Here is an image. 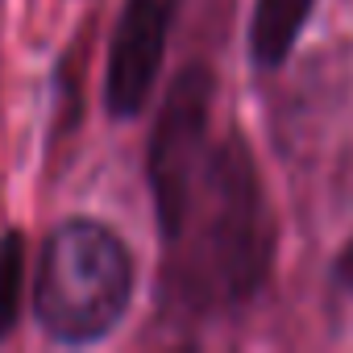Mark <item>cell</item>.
Returning <instances> with one entry per match:
<instances>
[{"instance_id":"cell-4","label":"cell","mask_w":353,"mask_h":353,"mask_svg":"<svg viewBox=\"0 0 353 353\" xmlns=\"http://www.w3.org/2000/svg\"><path fill=\"white\" fill-rule=\"evenodd\" d=\"M179 5L183 0H125L121 5L112 46H108V67H104L108 117L133 121L145 112L158 71H162V54L170 46Z\"/></svg>"},{"instance_id":"cell-7","label":"cell","mask_w":353,"mask_h":353,"mask_svg":"<svg viewBox=\"0 0 353 353\" xmlns=\"http://www.w3.org/2000/svg\"><path fill=\"white\" fill-rule=\"evenodd\" d=\"M332 283L353 295V237H349V241L341 245V254L332 258Z\"/></svg>"},{"instance_id":"cell-5","label":"cell","mask_w":353,"mask_h":353,"mask_svg":"<svg viewBox=\"0 0 353 353\" xmlns=\"http://www.w3.org/2000/svg\"><path fill=\"white\" fill-rule=\"evenodd\" d=\"M316 0H254L250 13V63L258 71H279L299 46Z\"/></svg>"},{"instance_id":"cell-2","label":"cell","mask_w":353,"mask_h":353,"mask_svg":"<svg viewBox=\"0 0 353 353\" xmlns=\"http://www.w3.org/2000/svg\"><path fill=\"white\" fill-rule=\"evenodd\" d=\"M137 266L117 229L92 216L63 221L38 258L34 316L59 345L104 341L133 303Z\"/></svg>"},{"instance_id":"cell-6","label":"cell","mask_w":353,"mask_h":353,"mask_svg":"<svg viewBox=\"0 0 353 353\" xmlns=\"http://www.w3.org/2000/svg\"><path fill=\"white\" fill-rule=\"evenodd\" d=\"M26 295V233L9 229L0 233V341H9L21 320Z\"/></svg>"},{"instance_id":"cell-3","label":"cell","mask_w":353,"mask_h":353,"mask_svg":"<svg viewBox=\"0 0 353 353\" xmlns=\"http://www.w3.org/2000/svg\"><path fill=\"white\" fill-rule=\"evenodd\" d=\"M212 100H216V75L208 63H188L162 96L145 145V179L162 237L179 221L188 192L204 166V154L212 145Z\"/></svg>"},{"instance_id":"cell-1","label":"cell","mask_w":353,"mask_h":353,"mask_svg":"<svg viewBox=\"0 0 353 353\" xmlns=\"http://www.w3.org/2000/svg\"><path fill=\"white\" fill-rule=\"evenodd\" d=\"M162 245V287L179 316H225L262 295L274 270L279 225L254 150L237 129L212 137L188 204Z\"/></svg>"}]
</instances>
